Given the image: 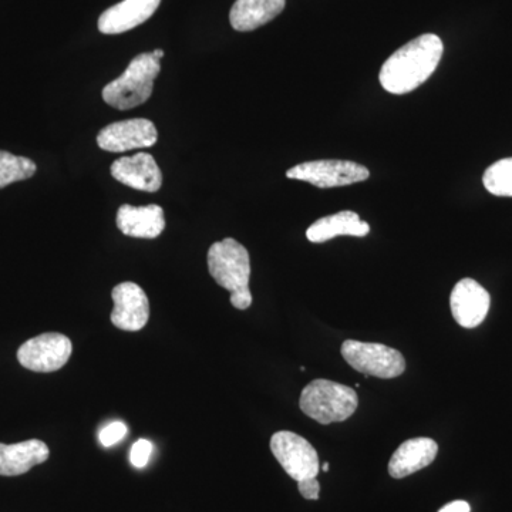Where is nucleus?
Wrapping results in <instances>:
<instances>
[{
    "label": "nucleus",
    "instance_id": "9d476101",
    "mask_svg": "<svg viewBox=\"0 0 512 512\" xmlns=\"http://www.w3.org/2000/svg\"><path fill=\"white\" fill-rule=\"evenodd\" d=\"M114 309L111 323L126 332H138L147 325L150 318V302L147 293L134 282H123L111 292Z\"/></svg>",
    "mask_w": 512,
    "mask_h": 512
},
{
    "label": "nucleus",
    "instance_id": "a211bd4d",
    "mask_svg": "<svg viewBox=\"0 0 512 512\" xmlns=\"http://www.w3.org/2000/svg\"><path fill=\"white\" fill-rule=\"evenodd\" d=\"M370 232L367 222L360 220L353 211H342L338 214L320 218L306 231V238L313 244H323L330 239L346 235V237H366Z\"/></svg>",
    "mask_w": 512,
    "mask_h": 512
},
{
    "label": "nucleus",
    "instance_id": "2eb2a0df",
    "mask_svg": "<svg viewBox=\"0 0 512 512\" xmlns=\"http://www.w3.org/2000/svg\"><path fill=\"white\" fill-rule=\"evenodd\" d=\"M116 222L117 227L127 237L154 239L163 234L164 210L156 204L147 207L124 204L117 211Z\"/></svg>",
    "mask_w": 512,
    "mask_h": 512
},
{
    "label": "nucleus",
    "instance_id": "6e6552de",
    "mask_svg": "<svg viewBox=\"0 0 512 512\" xmlns=\"http://www.w3.org/2000/svg\"><path fill=\"white\" fill-rule=\"evenodd\" d=\"M72 352V340L62 333L49 332L23 343L18 350V360L32 372L52 373L69 362Z\"/></svg>",
    "mask_w": 512,
    "mask_h": 512
},
{
    "label": "nucleus",
    "instance_id": "393cba45",
    "mask_svg": "<svg viewBox=\"0 0 512 512\" xmlns=\"http://www.w3.org/2000/svg\"><path fill=\"white\" fill-rule=\"evenodd\" d=\"M153 55H154V57H156V59L161 60L164 57V50H161V49L154 50Z\"/></svg>",
    "mask_w": 512,
    "mask_h": 512
},
{
    "label": "nucleus",
    "instance_id": "b1692460",
    "mask_svg": "<svg viewBox=\"0 0 512 512\" xmlns=\"http://www.w3.org/2000/svg\"><path fill=\"white\" fill-rule=\"evenodd\" d=\"M439 512H471V507L467 501H453L441 508Z\"/></svg>",
    "mask_w": 512,
    "mask_h": 512
},
{
    "label": "nucleus",
    "instance_id": "9b49d317",
    "mask_svg": "<svg viewBox=\"0 0 512 512\" xmlns=\"http://www.w3.org/2000/svg\"><path fill=\"white\" fill-rule=\"evenodd\" d=\"M490 305V293L474 279H461L451 292V313L463 328L473 329L480 326L490 311Z\"/></svg>",
    "mask_w": 512,
    "mask_h": 512
},
{
    "label": "nucleus",
    "instance_id": "1a4fd4ad",
    "mask_svg": "<svg viewBox=\"0 0 512 512\" xmlns=\"http://www.w3.org/2000/svg\"><path fill=\"white\" fill-rule=\"evenodd\" d=\"M158 133L153 121L131 119L117 121L104 127L97 136L101 150L110 153H124L137 148L153 147L157 143Z\"/></svg>",
    "mask_w": 512,
    "mask_h": 512
},
{
    "label": "nucleus",
    "instance_id": "20e7f679",
    "mask_svg": "<svg viewBox=\"0 0 512 512\" xmlns=\"http://www.w3.org/2000/svg\"><path fill=\"white\" fill-rule=\"evenodd\" d=\"M359 399L352 387L316 379L303 387L299 407L306 416L319 424L342 423L355 414Z\"/></svg>",
    "mask_w": 512,
    "mask_h": 512
},
{
    "label": "nucleus",
    "instance_id": "aec40b11",
    "mask_svg": "<svg viewBox=\"0 0 512 512\" xmlns=\"http://www.w3.org/2000/svg\"><path fill=\"white\" fill-rule=\"evenodd\" d=\"M485 190L497 197H512V157L503 158L485 170Z\"/></svg>",
    "mask_w": 512,
    "mask_h": 512
},
{
    "label": "nucleus",
    "instance_id": "4be33fe9",
    "mask_svg": "<svg viewBox=\"0 0 512 512\" xmlns=\"http://www.w3.org/2000/svg\"><path fill=\"white\" fill-rule=\"evenodd\" d=\"M153 444L151 441L146 439L137 440L136 443L133 444L130 451V461L136 468H144L147 466L148 461H150L151 454H153Z\"/></svg>",
    "mask_w": 512,
    "mask_h": 512
},
{
    "label": "nucleus",
    "instance_id": "412c9836",
    "mask_svg": "<svg viewBox=\"0 0 512 512\" xmlns=\"http://www.w3.org/2000/svg\"><path fill=\"white\" fill-rule=\"evenodd\" d=\"M127 426L123 421H113V423L107 424L100 431V443L104 447H111L114 444L120 443L124 437L127 436Z\"/></svg>",
    "mask_w": 512,
    "mask_h": 512
},
{
    "label": "nucleus",
    "instance_id": "7ed1b4c3",
    "mask_svg": "<svg viewBox=\"0 0 512 512\" xmlns=\"http://www.w3.org/2000/svg\"><path fill=\"white\" fill-rule=\"evenodd\" d=\"M161 72L160 60L153 53H141L131 60L126 72L103 89V100L117 110L141 106L153 94L154 80Z\"/></svg>",
    "mask_w": 512,
    "mask_h": 512
},
{
    "label": "nucleus",
    "instance_id": "f8f14e48",
    "mask_svg": "<svg viewBox=\"0 0 512 512\" xmlns=\"http://www.w3.org/2000/svg\"><path fill=\"white\" fill-rule=\"evenodd\" d=\"M110 173L119 183L144 192H157L163 185V174L151 154L121 157L111 165Z\"/></svg>",
    "mask_w": 512,
    "mask_h": 512
},
{
    "label": "nucleus",
    "instance_id": "0eeeda50",
    "mask_svg": "<svg viewBox=\"0 0 512 512\" xmlns=\"http://www.w3.org/2000/svg\"><path fill=\"white\" fill-rule=\"evenodd\" d=\"M271 451L285 473L298 483L318 477L319 454L308 440L292 431H278L272 436Z\"/></svg>",
    "mask_w": 512,
    "mask_h": 512
},
{
    "label": "nucleus",
    "instance_id": "423d86ee",
    "mask_svg": "<svg viewBox=\"0 0 512 512\" xmlns=\"http://www.w3.org/2000/svg\"><path fill=\"white\" fill-rule=\"evenodd\" d=\"M286 177L305 181L318 188H335L363 183L370 177V173L365 165L353 161L319 160L295 165L288 170Z\"/></svg>",
    "mask_w": 512,
    "mask_h": 512
},
{
    "label": "nucleus",
    "instance_id": "6ab92c4d",
    "mask_svg": "<svg viewBox=\"0 0 512 512\" xmlns=\"http://www.w3.org/2000/svg\"><path fill=\"white\" fill-rule=\"evenodd\" d=\"M36 174V164L30 158L13 156L0 150V190Z\"/></svg>",
    "mask_w": 512,
    "mask_h": 512
},
{
    "label": "nucleus",
    "instance_id": "f3484780",
    "mask_svg": "<svg viewBox=\"0 0 512 512\" xmlns=\"http://www.w3.org/2000/svg\"><path fill=\"white\" fill-rule=\"evenodd\" d=\"M286 0H237L229 12V22L238 32H252L284 12Z\"/></svg>",
    "mask_w": 512,
    "mask_h": 512
},
{
    "label": "nucleus",
    "instance_id": "f257e3e1",
    "mask_svg": "<svg viewBox=\"0 0 512 512\" xmlns=\"http://www.w3.org/2000/svg\"><path fill=\"white\" fill-rule=\"evenodd\" d=\"M444 45L433 33H426L406 43L384 62L380 70V84L386 92L407 94L416 90L436 72Z\"/></svg>",
    "mask_w": 512,
    "mask_h": 512
},
{
    "label": "nucleus",
    "instance_id": "39448f33",
    "mask_svg": "<svg viewBox=\"0 0 512 512\" xmlns=\"http://www.w3.org/2000/svg\"><path fill=\"white\" fill-rule=\"evenodd\" d=\"M340 352L350 367L365 376L394 379L406 370V359L402 353L380 343L345 340Z\"/></svg>",
    "mask_w": 512,
    "mask_h": 512
},
{
    "label": "nucleus",
    "instance_id": "5701e85b",
    "mask_svg": "<svg viewBox=\"0 0 512 512\" xmlns=\"http://www.w3.org/2000/svg\"><path fill=\"white\" fill-rule=\"evenodd\" d=\"M299 493L306 500H319L320 484L318 478H306V480L298 481Z\"/></svg>",
    "mask_w": 512,
    "mask_h": 512
},
{
    "label": "nucleus",
    "instance_id": "a878e982",
    "mask_svg": "<svg viewBox=\"0 0 512 512\" xmlns=\"http://www.w3.org/2000/svg\"><path fill=\"white\" fill-rule=\"evenodd\" d=\"M322 471H323V473H328V471H329V464L328 463H323Z\"/></svg>",
    "mask_w": 512,
    "mask_h": 512
},
{
    "label": "nucleus",
    "instance_id": "dca6fc26",
    "mask_svg": "<svg viewBox=\"0 0 512 512\" xmlns=\"http://www.w3.org/2000/svg\"><path fill=\"white\" fill-rule=\"evenodd\" d=\"M49 456V447L40 440H26L16 444L0 443V476H22L33 467L45 463Z\"/></svg>",
    "mask_w": 512,
    "mask_h": 512
},
{
    "label": "nucleus",
    "instance_id": "ddd939ff",
    "mask_svg": "<svg viewBox=\"0 0 512 512\" xmlns=\"http://www.w3.org/2000/svg\"><path fill=\"white\" fill-rule=\"evenodd\" d=\"M161 0H123L107 9L99 19L104 35H120L147 22L156 13Z\"/></svg>",
    "mask_w": 512,
    "mask_h": 512
},
{
    "label": "nucleus",
    "instance_id": "4468645a",
    "mask_svg": "<svg viewBox=\"0 0 512 512\" xmlns=\"http://www.w3.org/2000/svg\"><path fill=\"white\" fill-rule=\"evenodd\" d=\"M437 453L439 446L433 439L417 437L404 441L390 458L389 474L396 480L412 476L417 471L429 467L436 460Z\"/></svg>",
    "mask_w": 512,
    "mask_h": 512
},
{
    "label": "nucleus",
    "instance_id": "f03ea898",
    "mask_svg": "<svg viewBox=\"0 0 512 512\" xmlns=\"http://www.w3.org/2000/svg\"><path fill=\"white\" fill-rule=\"evenodd\" d=\"M208 271L218 285L231 292L234 308L245 311L252 305L251 258L244 245L232 238L215 242L208 251Z\"/></svg>",
    "mask_w": 512,
    "mask_h": 512
}]
</instances>
